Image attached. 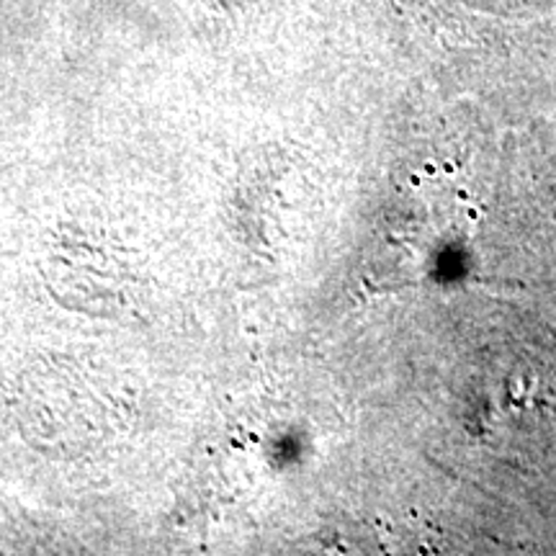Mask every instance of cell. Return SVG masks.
I'll use <instances>...</instances> for the list:
<instances>
[{"mask_svg":"<svg viewBox=\"0 0 556 556\" xmlns=\"http://www.w3.org/2000/svg\"><path fill=\"white\" fill-rule=\"evenodd\" d=\"M492 9L507 18H554L556 0H492Z\"/></svg>","mask_w":556,"mask_h":556,"instance_id":"cell-1","label":"cell"}]
</instances>
